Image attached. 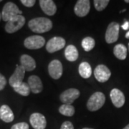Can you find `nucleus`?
Instances as JSON below:
<instances>
[{
	"mask_svg": "<svg viewBox=\"0 0 129 129\" xmlns=\"http://www.w3.org/2000/svg\"><path fill=\"white\" fill-rule=\"evenodd\" d=\"M21 65L25 70V71H32L36 68V62L34 58L28 55H22L20 57Z\"/></svg>",
	"mask_w": 129,
	"mask_h": 129,
	"instance_id": "obj_17",
	"label": "nucleus"
},
{
	"mask_svg": "<svg viewBox=\"0 0 129 129\" xmlns=\"http://www.w3.org/2000/svg\"><path fill=\"white\" fill-rule=\"evenodd\" d=\"M114 55L120 60H123L127 57V48L123 44H118L113 48Z\"/></svg>",
	"mask_w": 129,
	"mask_h": 129,
	"instance_id": "obj_21",
	"label": "nucleus"
},
{
	"mask_svg": "<svg viewBox=\"0 0 129 129\" xmlns=\"http://www.w3.org/2000/svg\"><path fill=\"white\" fill-rule=\"evenodd\" d=\"M125 37H126L127 39H129V31L125 34Z\"/></svg>",
	"mask_w": 129,
	"mask_h": 129,
	"instance_id": "obj_31",
	"label": "nucleus"
},
{
	"mask_svg": "<svg viewBox=\"0 0 129 129\" xmlns=\"http://www.w3.org/2000/svg\"><path fill=\"white\" fill-rule=\"evenodd\" d=\"M48 73L51 78L55 80H58L61 78L63 73V68L60 60L51 61L48 65Z\"/></svg>",
	"mask_w": 129,
	"mask_h": 129,
	"instance_id": "obj_10",
	"label": "nucleus"
},
{
	"mask_svg": "<svg viewBox=\"0 0 129 129\" xmlns=\"http://www.w3.org/2000/svg\"><path fill=\"white\" fill-rule=\"evenodd\" d=\"M59 112L60 114L71 117L75 114V108L72 105H67V104H62V106L59 108Z\"/></svg>",
	"mask_w": 129,
	"mask_h": 129,
	"instance_id": "obj_23",
	"label": "nucleus"
},
{
	"mask_svg": "<svg viewBox=\"0 0 129 129\" xmlns=\"http://www.w3.org/2000/svg\"><path fill=\"white\" fill-rule=\"evenodd\" d=\"M78 71L80 75L83 78H89L92 75V68H91L90 64L87 62H83L80 64Z\"/></svg>",
	"mask_w": 129,
	"mask_h": 129,
	"instance_id": "obj_20",
	"label": "nucleus"
},
{
	"mask_svg": "<svg viewBox=\"0 0 129 129\" xmlns=\"http://www.w3.org/2000/svg\"><path fill=\"white\" fill-rule=\"evenodd\" d=\"M82 47L85 52H89L92 50L95 45V40L90 37H85L82 40Z\"/></svg>",
	"mask_w": 129,
	"mask_h": 129,
	"instance_id": "obj_24",
	"label": "nucleus"
},
{
	"mask_svg": "<svg viewBox=\"0 0 129 129\" xmlns=\"http://www.w3.org/2000/svg\"><path fill=\"white\" fill-rule=\"evenodd\" d=\"M29 125L25 122H21L13 125L11 129H29Z\"/></svg>",
	"mask_w": 129,
	"mask_h": 129,
	"instance_id": "obj_26",
	"label": "nucleus"
},
{
	"mask_svg": "<svg viewBox=\"0 0 129 129\" xmlns=\"http://www.w3.org/2000/svg\"><path fill=\"white\" fill-rule=\"evenodd\" d=\"M28 27L35 33H45L49 32L52 28V22L50 19L37 17L32 19L28 22Z\"/></svg>",
	"mask_w": 129,
	"mask_h": 129,
	"instance_id": "obj_1",
	"label": "nucleus"
},
{
	"mask_svg": "<svg viewBox=\"0 0 129 129\" xmlns=\"http://www.w3.org/2000/svg\"><path fill=\"white\" fill-rule=\"evenodd\" d=\"M20 2L24 6H25L27 7H32L36 2L35 0H21Z\"/></svg>",
	"mask_w": 129,
	"mask_h": 129,
	"instance_id": "obj_27",
	"label": "nucleus"
},
{
	"mask_svg": "<svg viewBox=\"0 0 129 129\" xmlns=\"http://www.w3.org/2000/svg\"><path fill=\"white\" fill-rule=\"evenodd\" d=\"M66 42L61 37H54L46 44V50L50 53H53L64 48Z\"/></svg>",
	"mask_w": 129,
	"mask_h": 129,
	"instance_id": "obj_9",
	"label": "nucleus"
},
{
	"mask_svg": "<svg viewBox=\"0 0 129 129\" xmlns=\"http://www.w3.org/2000/svg\"><path fill=\"white\" fill-rule=\"evenodd\" d=\"M65 58L70 62H74L78 58V51L73 45H69L64 50Z\"/></svg>",
	"mask_w": 129,
	"mask_h": 129,
	"instance_id": "obj_19",
	"label": "nucleus"
},
{
	"mask_svg": "<svg viewBox=\"0 0 129 129\" xmlns=\"http://www.w3.org/2000/svg\"><path fill=\"white\" fill-rule=\"evenodd\" d=\"M24 24H25L24 17L22 15H17L7 22L5 27V31L9 34L14 33L22 27Z\"/></svg>",
	"mask_w": 129,
	"mask_h": 129,
	"instance_id": "obj_4",
	"label": "nucleus"
},
{
	"mask_svg": "<svg viewBox=\"0 0 129 129\" xmlns=\"http://www.w3.org/2000/svg\"><path fill=\"white\" fill-rule=\"evenodd\" d=\"M123 129H129V124L127 125H126L125 127H124Z\"/></svg>",
	"mask_w": 129,
	"mask_h": 129,
	"instance_id": "obj_32",
	"label": "nucleus"
},
{
	"mask_svg": "<svg viewBox=\"0 0 129 129\" xmlns=\"http://www.w3.org/2000/svg\"><path fill=\"white\" fill-rule=\"evenodd\" d=\"M0 119L5 123H11L14 119V115L12 109L7 105H3L0 108Z\"/></svg>",
	"mask_w": 129,
	"mask_h": 129,
	"instance_id": "obj_18",
	"label": "nucleus"
},
{
	"mask_svg": "<svg viewBox=\"0 0 129 129\" xmlns=\"http://www.w3.org/2000/svg\"><path fill=\"white\" fill-rule=\"evenodd\" d=\"M60 129H74V126L70 121H64L61 125Z\"/></svg>",
	"mask_w": 129,
	"mask_h": 129,
	"instance_id": "obj_28",
	"label": "nucleus"
},
{
	"mask_svg": "<svg viewBox=\"0 0 129 129\" xmlns=\"http://www.w3.org/2000/svg\"><path fill=\"white\" fill-rule=\"evenodd\" d=\"M22 12L20 11L19 7L13 2L6 3L2 9V19L5 22H8L12 18L17 15H22Z\"/></svg>",
	"mask_w": 129,
	"mask_h": 129,
	"instance_id": "obj_3",
	"label": "nucleus"
},
{
	"mask_svg": "<svg viewBox=\"0 0 129 129\" xmlns=\"http://www.w3.org/2000/svg\"><path fill=\"white\" fill-rule=\"evenodd\" d=\"M128 51H129V43H128Z\"/></svg>",
	"mask_w": 129,
	"mask_h": 129,
	"instance_id": "obj_36",
	"label": "nucleus"
},
{
	"mask_svg": "<svg viewBox=\"0 0 129 129\" xmlns=\"http://www.w3.org/2000/svg\"><path fill=\"white\" fill-rule=\"evenodd\" d=\"M94 75L100 83H105L111 78V72L105 64H98L94 70Z\"/></svg>",
	"mask_w": 129,
	"mask_h": 129,
	"instance_id": "obj_8",
	"label": "nucleus"
},
{
	"mask_svg": "<svg viewBox=\"0 0 129 129\" xmlns=\"http://www.w3.org/2000/svg\"><path fill=\"white\" fill-rule=\"evenodd\" d=\"M121 27H122V28H123L124 30L128 29L129 28V22H128V21H125L124 23H123V24Z\"/></svg>",
	"mask_w": 129,
	"mask_h": 129,
	"instance_id": "obj_30",
	"label": "nucleus"
},
{
	"mask_svg": "<svg viewBox=\"0 0 129 129\" xmlns=\"http://www.w3.org/2000/svg\"><path fill=\"white\" fill-rule=\"evenodd\" d=\"M1 19H2V14L0 13V21H1Z\"/></svg>",
	"mask_w": 129,
	"mask_h": 129,
	"instance_id": "obj_35",
	"label": "nucleus"
},
{
	"mask_svg": "<svg viewBox=\"0 0 129 129\" xmlns=\"http://www.w3.org/2000/svg\"><path fill=\"white\" fill-rule=\"evenodd\" d=\"M110 2L108 0H94L93 4L97 11L101 12L106 9Z\"/></svg>",
	"mask_w": 129,
	"mask_h": 129,
	"instance_id": "obj_25",
	"label": "nucleus"
},
{
	"mask_svg": "<svg viewBox=\"0 0 129 129\" xmlns=\"http://www.w3.org/2000/svg\"><path fill=\"white\" fill-rule=\"evenodd\" d=\"M125 3H129V0H125Z\"/></svg>",
	"mask_w": 129,
	"mask_h": 129,
	"instance_id": "obj_33",
	"label": "nucleus"
},
{
	"mask_svg": "<svg viewBox=\"0 0 129 129\" xmlns=\"http://www.w3.org/2000/svg\"><path fill=\"white\" fill-rule=\"evenodd\" d=\"M119 29L120 25L115 22H112L108 24L105 35V39L107 43H114L118 40L119 37Z\"/></svg>",
	"mask_w": 129,
	"mask_h": 129,
	"instance_id": "obj_5",
	"label": "nucleus"
},
{
	"mask_svg": "<svg viewBox=\"0 0 129 129\" xmlns=\"http://www.w3.org/2000/svg\"><path fill=\"white\" fill-rule=\"evenodd\" d=\"M28 85L33 93H40L43 90V85L41 79L37 75H31L28 78Z\"/></svg>",
	"mask_w": 129,
	"mask_h": 129,
	"instance_id": "obj_15",
	"label": "nucleus"
},
{
	"mask_svg": "<svg viewBox=\"0 0 129 129\" xmlns=\"http://www.w3.org/2000/svg\"><path fill=\"white\" fill-rule=\"evenodd\" d=\"M25 72H26L25 70L24 69V68L22 65H17V68L14 70V73L9 78V83L10 86H12L14 88L19 85L20 83H22L23 79L24 78Z\"/></svg>",
	"mask_w": 129,
	"mask_h": 129,
	"instance_id": "obj_11",
	"label": "nucleus"
},
{
	"mask_svg": "<svg viewBox=\"0 0 129 129\" xmlns=\"http://www.w3.org/2000/svg\"><path fill=\"white\" fill-rule=\"evenodd\" d=\"M40 6L45 14L53 16L57 12V6L52 0H40Z\"/></svg>",
	"mask_w": 129,
	"mask_h": 129,
	"instance_id": "obj_16",
	"label": "nucleus"
},
{
	"mask_svg": "<svg viewBox=\"0 0 129 129\" xmlns=\"http://www.w3.org/2000/svg\"><path fill=\"white\" fill-rule=\"evenodd\" d=\"M111 101L116 108H121L125 103V95L119 89L113 88L110 93Z\"/></svg>",
	"mask_w": 129,
	"mask_h": 129,
	"instance_id": "obj_14",
	"label": "nucleus"
},
{
	"mask_svg": "<svg viewBox=\"0 0 129 129\" xmlns=\"http://www.w3.org/2000/svg\"><path fill=\"white\" fill-rule=\"evenodd\" d=\"M45 44V38L40 35H33L27 37L24 41V45L29 50H37L42 48Z\"/></svg>",
	"mask_w": 129,
	"mask_h": 129,
	"instance_id": "obj_6",
	"label": "nucleus"
},
{
	"mask_svg": "<svg viewBox=\"0 0 129 129\" xmlns=\"http://www.w3.org/2000/svg\"><path fill=\"white\" fill-rule=\"evenodd\" d=\"M106 102V96L101 92H95L92 94L87 102V108L90 111L94 112L101 109Z\"/></svg>",
	"mask_w": 129,
	"mask_h": 129,
	"instance_id": "obj_2",
	"label": "nucleus"
},
{
	"mask_svg": "<svg viewBox=\"0 0 129 129\" xmlns=\"http://www.w3.org/2000/svg\"><path fill=\"white\" fill-rule=\"evenodd\" d=\"M80 91L76 88H69L61 93L60 101L63 104L71 105L80 96Z\"/></svg>",
	"mask_w": 129,
	"mask_h": 129,
	"instance_id": "obj_7",
	"label": "nucleus"
},
{
	"mask_svg": "<svg viewBox=\"0 0 129 129\" xmlns=\"http://www.w3.org/2000/svg\"><path fill=\"white\" fill-rule=\"evenodd\" d=\"M90 9V3L89 0H78L74 7V12L78 17H83L89 13Z\"/></svg>",
	"mask_w": 129,
	"mask_h": 129,
	"instance_id": "obj_12",
	"label": "nucleus"
},
{
	"mask_svg": "<svg viewBox=\"0 0 129 129\" xmlns=\"http://www.w3.org/2000/svg\"><path fill=\"white\" fill-rule=\"evenodd\" d=\"M14 90L22 96H28L31 91L30 88L28 85V83H24V82L14 88Z\"/></svg>",
	"mask_w": 129,
	"mask_h": 129,
	"instance_id": "obj_22",
	"label": "nucleus"
},
{
	"mask_svg": "<svg viewBox=\"0 0 129 129\" xmlns=\"http://www.w3.org/2000/svg\"><path fill=\"white\" fill-rule=\"evenodd\" d=\"M7 84V80L5 78V77L0 73V90H2L6 86Z\"/></svg>",
	"mask_w": 129,
	"mask_h": 129,
	"instance_id": "obj_29",
	"label": "nucleus"
},
{
	"mask_svg": "<svg viewBox=\"0 0 129 129\" xmlns=\"http://www.w3.org/2000/svg\"><path fill=\"white\" fill-rule=\"evenodd\" d=\"M83 129H93V128H83Z\"/></svg>",
	"mask_w": 129,
	"mask_h": 129,
	"instance_id": "obj_34",
	"label": "nucleus"
},
{
	"mask_svg": "<svg viewBox=\"0 0 129 129\" xmlns=\"http://www.w3.org/2000/svg\"><path fill=\"white\" fill-rule=\"evenodd\" d=\"M2 2V0H0V2Z\"/></svg>",
	"mask_w": 129,
	"mask_h": 129,
	"instance_id": "obj_37",
	"label": "nucleus"
},
{
	"mask_svg": "<svg viewBox=\"0 0 129 129\" xmlns=\"http://www.w3.org/2000/svg\"><path fill=\"white\" fill-rule=\"evenodd\" d=\"M29 123L34 129H45L47 120L45 117L40 113H34L30 115Z\"/></svg>",
	"mask_w": 129,
	"mask_h": 129,
	"instance_id": "obj_13",
	"label": "nucleus"
}]
</instances>
